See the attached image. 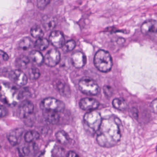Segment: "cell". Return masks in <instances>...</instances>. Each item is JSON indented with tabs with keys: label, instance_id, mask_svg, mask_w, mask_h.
<instances>
[{
	"label": "cell",
	"instance_id": "cell-15",
	"mask_svg": "<svg viewBox=\"0 0 157 157\" xmlns=\"http://www.w3.org/2000/svg\"><path fill=\"white\" fill-rule=\"evenodd\" d=\"M53 86L63 96L69 97L71 96V91L70 87L64 81L61 80H56L53 83Z\"/></svg>",
	"mask_w": 157,
	"mask_h": 157
},
{
	"label": "cell",
	"instance_id": "cell-34",
	"mask_svg": "<svg viewBox=\"0 0 157 157\" xmlns=\"http://www.w3.org/2000/svg\"><path fill=\"white\" fill-rule=\"evenodd\" d=\"M0 53H2V56L3 59L5 60V61H7L9 59V56L6 54V53L4 52L1 51H0Z\"/></svg>",
	"mask_w": 157,
	"mask_h": 157
},
{
	"label": "cell",
	"instance_id": "cell-23",
	"mask_svg": "<svg viewBox=\"0 0 157 157\" xmlns=\"http://www.w3.org/2000/svg\"><path fill=\"white\" fill-rule=\"evenodd\" d=\"M49 45V42L47 39L40 38L38 39L36 41L35 47L36 49L40 51H44L48 48Z\"/></svg>",
	"mask_w": 157,
	"mask_h": 157
},
{
	"label": "cell",
	"instance_id": "cell-21",
	"mask_svg": "<svg viewBox=\"0 0 157 157\" xmlns=\"http://www.w3.org/2000/svg\"><path fill=\"white\" fill-rule=\"evenodd\" d=\"M57 141L63 145H67L70 141V138L68 134L63 131H58L56 134Z\"/></svg>",
	"mask_w": 157,
	"mask_h": 157
},
{
	"label": "cell",
	"instance_id": "cell-12",
	"mask_svg": "<svg viewBox=\"0 0 157 157\" xmlns=\"http://www.w3.org/2000/svg\"><path fill=\"white\" fill-rule=\"evenodd\" d=\"M79 106L83 110L92 111L98 108L99 103L95 99L85 98L79 101Z\"/></svg>",
	"mask_w": 157,
	"mask_h": 157
},
{
	"label": "cell",
	"instance_id": "cell-35",
	"mask_svg": "<svg viewBox=\"0 0 157 157\" xmlns=\"http://www.w3.org/2000/svg\"><path fill=\"white\" fill-rule=\"evenodd\" d=\"M156 152H157V147H156Z\"/></svg>",
	"mask_w": 157,
	"mask_h": 157
},
{
	"label": "cell",
	"instance_id": "cell-16",
	"mask_svg": "<svg viewBox=\"0 0 157 157\" xmlns=\"http://www.w3.org/2000/svg\"><path fill=\"white\" fill-rule=\"evenodd\" d=\"M41 24L47 31L53 29L57 25L56 18L52 16L45 15L41 20Z\"/></svg>",
	"mask_w": 157,
	"mask_h": 157
},
{
	"label": "cell",
	"instance_id": "cell-20",
	"mask_svg": "<svg viewBox=\"0 0 157 157\" xmlns=\"http://www.w3.org/2000/svg\"><path fill=\"white\" fill-rule=\"evenodd\" d=\"M113 106L116 109L120 111H124L127 108L126 101L122 98H115L113 100Z\"/></svg>",
	"mask_w": 157,
	"mask_h": 157
},
{
	"label": "cell",
	"instance_id": "cell-9",
	"mask_svg": "<svg viewBox=\"0 0 157 157\" xmlns=\"http://www.w3.org/2000/svg\"><path fill=\"white\" fill-rule=\"evenodd\" d=\"M61 56L59 52L56 49H52L48 52L44 57V62L48 66L54 67L60 61Z\"/></svg>",
	"mask_w": 157,
	"mask_h": 157
},
{
	"label": "cell",
	"instance_id": "cell-2",
	"mask_svg": "<svg viewBox=\"0 0 157 157\" xmlns=\"http://www.w3.org/2000/svg\"><path fill=\"white\" fill-rule=\"evenodd\" d=\"M0 98L9 106L15 105L17 100L22 99L17 88L8 83H4L0 85Z\"/></svg>",
	"mask_w": 157,
	"mask_h": 157
},
{
	"label": "cell",
	"instance_id": "cell-27",
	"mask_svg": "<svg viewBox=\"0 0 157 157\" xmlns=\"http://www.w3.org/2000/svg\"><path fill=\"white\" fill-rule=\"evenodd\" d=\"M29 77L30 79L36 80L38 79L40 76V72L39 70L36 67H32L29 70Z\"/></svg>",
	"mask_w": 157,
	"mask_h": 157
},
{
	"label": "cell",
	"instance_id": "cell-8",
	"mask_svg": "<svg viewBox=\"0 0 157 157\" xmlns=\"http://www.w3.org/2000/svg\"><path fill=\"white\" fill-rule=\"evenodd\" d=\"M34 110V104L31 101L26 100L19 104L17 109V115L20 119H26L33 113Z\"/></svg>",
	"mask_w": 157,
	"mask_h": 157
},
{
	"label": "cell",
	"instance_id": "cell-33",
	"mask_svg": "<svg viewBox=\"0 0 157 157\" xmlns=\"http://www.w3.org/2000/svg\"><path fill=\"white\" fill-rule=\"evenodd\" d=\"M66 157H79L78 155L74 151H71L68 152Z\"/></svg>",
	"mask_w": 157,
	"mask_h": 157
},
{
	"label": "cell",
	"instance_id": "cell-13",
	"mask_svg": "<svg viewBox=\"0 0 157 157\" xmlns=\"http://www.w3.org/2000/svg\"><path fill=\"white\" fill-rule=\"evenodd\" d=\"M24 132L22 128H17L10 131L7 136V139L10 144L15 146L20 143Z\"/></svg>",
	"mask_w": 157,
	"mask_h": 157
},
{
	"label": "cell",
	"instance_id": "cell-31",
	"mask_svg": "<svg viewBox=\"0 0 157 157\" xmlns=\"http://www.w3.org/2000/svg\"><path fill=\"white\" fill-rule=\"evenodd\" d=\"M150 107L153 112L157 114V98L154 100L150 104Z\"/></svg>",
	"mask_w": 157,
	"mask_h": 157
},
{
	"label": "cell",
	"instance_id": "cell-6",
	"mask_svg": "<svg viewBox=\"0 0 157 157\" xmlns=\"http://www.w3.org/2000/svg\"><path fill=\"white\" fill-rule=\"evenodd\" d=\"M78 88L81 92L89 96H96L100 91L97 83L88 77H84L79 81Z\"/></svg>",
	"mask_w": 157,
	"mask_h": 157
},
{
	"label": "cell",
	"instance_id": "cell-18",
	"mask_svg": "<svg viewBox=\"0 0 157 157\" xmlns=\"http://www.w3.org/2000/svg\"><path fill=\"white\" fill-rule=\"evenodd\" d=\"M43 112L44 118L50 124H55L59 122L60 117L58 112L49 111Z\"/></svg>",
	"mask_w": 157,
	"mask_h": 157
},
{
	"label": "cell",
	"instance_id": "cell-11",
	"mask_svg": "<svg viewBox=\"0 0 157 157\" xmlns=\"http://www.w3.org/2000/svg\"><path fill=\"white\" fill-rule=\"evenodd\" d=\"M49 41L55 48H62L65 44V39L63 34L59 30H55L51 33Z\"/></svg>",
	"mask_w": 157,
	"mask_h": 157
},
{
	"label": "cell",
	"instance_id": "cell-26",
	"mask_svg": "<svg viewBox=\"0 0 157 157\" xmlns=\"http://www.w3.org/2000/svg\"><path fill=\"white\" fill-rule=\"evenodd\" d=\"M76 46L75 42L74 40H70L64 44L62 48L63 52H69L72 51Z\"/></svg>",
	"mask_w": 157,
	"mask_h": 157
},
{
	"label": "cell",
	"instance_id": "cell-14",
	"mask_svg": "<svg viewBox=\"0 0 157 157\" xmlns=\"http://www.w3.org/2000/svg\"><path fill=\"white\" fill-rule=\"evenodd\" d=\"M86 56L81 52H75L72 54L71 62L76 68H82L86 65Z\"/></svg>",
	"mask_w": 157,
	"mask_h": 157
},
{
	"label": "cell",
	"instance_id": "cell-32",
	"mask_svg": "<svg viewBox=\"0 0 157 157\" xmlns=\"http://www.w3.org/2000/svg\"><path fill=\"white\" fill-rule=\"evenodd\" d=\"M132 113L135 119L137 120L138 118V112L137 109L136 108H133L132 109Z\"/></svg>",
	"mask_w": 157,
	"mask_h": 157
},
{
	"label": "cell",
	"instance_id": "cell-10",
	"mask_svg": "<svg viewBox=\"0 0 157 157\" xmlns=\"http://www.w3.org/2000/svg\"><path fill=\"white\" fill-rule=\"evenodd\" d=\"M9 77L12 82L18 86H24L28 82L27 77L20 70L12 71L9 74Z\"/></svg>",
	"mask_w": 157,
	"mask_h": 157
},
{
	"label": "cell",
	"instance_id": "cell-22",
	"mask_svg": "<svg viewBox=\"0 0 157 157\" xmlns=\"http://www.w3.org/2000/svg\"><path fill=\"white\" fill-rule=\"evenodd\" d=\"M40 134L35 131H30L27 132L25 135V140L28 143H31L38 140Z\"/></svg>",
	"mask_w": 157,
	"mask_h": 157
},
{
	"label": "cell",
	"instance_id": "cell-24",
	"mask_svg": "<svg viewBox=\"0 0 157 157\" xmlns=\"http://www.w3.org/2000/svg\"><path fill=\"white\" fill-rule=\"evenodd\" d=\"M31 36L35 38H40L43 37L44 32L40 27L38 26H34L30 30Z\"/></svg>",
	"mask_w": 157,
	"mask_h": 157
},
{
	"label": "cell",
	"instance_id": "cell-4",
	"mask_svg": "<svg viewBox=\"0 0 157 157\" xmlns=\"http://www.w3.org/2000/svg\"><path fill=\"white\" fill-rule=\"evenodd\" d=\"M102 119L99 112L90 111L87 112L84 116V123L85 127L91 132H97L102 122Z\"/></svg>",
	"mask_w": 157,
	"mask_h": 157
},
{
	"label": "cell",
	"instance_id": "cell-3",
	"mask_svg": "<svg viewBox=\"0 0 157 157\" xmlns=\"http://www.w3.org/2000/svg\"><path fill=\"white\" fill-rule=\"evenodd\" d=\"M94 63L95 67L99 71L102 73H108L112 67V59L108 52L104 50H99L94 56Z\"/></svg>",
	"mask_w": 157,
	"mask_h": 157
},
{
	"label": "cell",
	"instance_id": "cell-30",
	"mask_svg": "<svg viewBox=\"0 0 157 157\" xmlns=\"http://www.w3.org/2000/svg\"><path fill=\"white\" fill-rule=\"evenodd\" d=\"M6 114H7V111L6 108L0 104V119L5 117Z\"/></svg>",
	"mask_w": 157,
	"mask_h": 157
},
{
	"label": "cell",
	"instance_id": "cell-7",
	"mask_svg": "<svg viewBox=\"0 0 157 157\" xmlns=\"http://www.w3.org/2000/svg\"><path fill=\"white\" fill-rule=\"evenodd\" d=\"M143 34L149 37L153 41L157 42V22L155 20H147L141 26Z\"/></svg>",
	"mask_w": 157,
	"mask_h": 157
},
{
	"label": "cell",
	"instance_id": "cell-17",
	"mask_svg": "<svg viewBox=\"0 0 157 157\" xmlns=\"http://www.w3.org/2000/svg\"><path fill=\"white\" fill-rule=\"evenodd\" d=\"M29 60H31L33 63L37 65H41L44 62V57L40 52L34 50L31 52L29 55Z\"/></svg>",
	"mask_w": 157,
	"mask_h": 157
},
{
	"label": "cell",
	"instance_id": "cell-25",
	"mask_svg": "<svg viewBox=\"0 0 157 157\" xmlns=\"http://www.w3.org/2000/svg\"><path fill=\"white\" fill-rule=\"evenodd\" d=\"M32 44V40L30 38L26 37L24 38L20 41L18 44V46L20 49L25 50L29 49Z\"/></svg>",
	"mask_w": 157,
	"mask_h": 157
},
{
	"label": "cell",
	"instance_id": "cell-29",
	"mask_svg": "<svg viewBox=\"0 0 157 157\" xmlns=\"http://www.w3.org/2000/svg\"><path fill=\"white\" fill-rule=\"evenodd\" d=\"M49 1H45V0H42V1H37V7L38 8L40 9H43L47 6L50 3Z\"/></svg>",
	"mask_w": 157,
	"mask_h": 157
},
{
	"label": "cell",
	"instance_id": "cell-1",
	"mask_svg": "<svg viewBox=\"0 0 157 157\" xmlns=\"http://www.w3.org/2000/svg\"><path fill=\"white\" fill-rule=\"evenodd\" d=\"M122 127L121 122L117 117L102 120L97 132V143L101 147L106 148L115 146L121 141Z\"/></svg>",
	"mask_w": 157,
	"mask_h": 157
},
{
	"label": "cell",
	"instance_id": "cell-5",
	"mask_svg": "<svg viewBox=\"0 0 157 157\" xmlns=\"http://www.w3.org/2000/svg\"><path fill=\"white\" fill-rule=\"evenodd\" d=\"M40 108L43 112H62L65 108V105L63 101L52 97L43 99L40 103Z\"/></svg>",
	"mask_w": 157,
	"mask_h": 157
},
{
	"label": "cell",
	"instance_id": "cell-28",
	"mask_svg": "<svg viewBox=\"0 0 157 157\" xmlns=\"http://www.w3.org/2000/svg\"><path fill=\"white\" fill-rule=\"evenodd\" d=\"M103 92L107 97H110L113 94V89L109 85H105L103 87Z\"/></svg>",
	"mask_w": 157,
	"mask_h": 157
},
{
	"label": "cell",
	"instance_id": "cell-19",
	"mask_svg": "<svg viewBox=\"0 0 157 157\" xmlns=\"http://www.w3.org/2000/svg\"><path fill=\"white\" fill-rule=\"evenodd\" d=\"M29 61L30 60L28 57L25 55H20L17 59L16 65L19 69H25L29 64Z\"/></svg>",
	"mask_w": 157,
	"mask_h": 157
}]
</instances>
